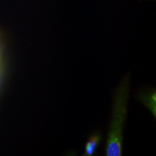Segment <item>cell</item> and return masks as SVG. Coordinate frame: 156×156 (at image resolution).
<instances>
[{
	"label": "cell",
	"instance_id": "1",
	"mask_svg": "<svg viewBox=\"0 0 156 156\" xmlns=\"http://www.w3.org/2000/svg\"><path fill=\"white\" fill-rule=\"evenodd\" d=\"M130 91V75H126L115 90L112 119L107 135L105 155L122 156L123 132L127 118Z\"/></svg>",
	"mask_w": 156,
	"mask_h": 156
},
{
	"label": "cell",
	"instance_id": "2",
	"mask_svg": "<svg viewBox=\"0 0 156 156\" xmlns=\"http://www.w3.org/2000/svg\"><path fill=\"white\" fill-rule=\"evenodd\" d=\"M137 98L151 111L152 115L156 118V90L146 89L140 91L137 95Z\"/></svg>",
	"mask_w": 156,
	"mask_h": 156
},
{
	"label": "cell",
	"instance_id": "3",
	"mask_svg": "<svg viewBox=\"0 0 156 156\" xmlns=\"http://www.w3.org/2000/svg\"><path fill=\"white\" fill-rule=\"evenodd\" d=\"M102 134L99 131L93 133L89 136L84 146L83 156H93L97 153V150L102 141Z\"/></svg>",
	"mask_w": 156,
	"mask_h": 156
}]
</instances>
